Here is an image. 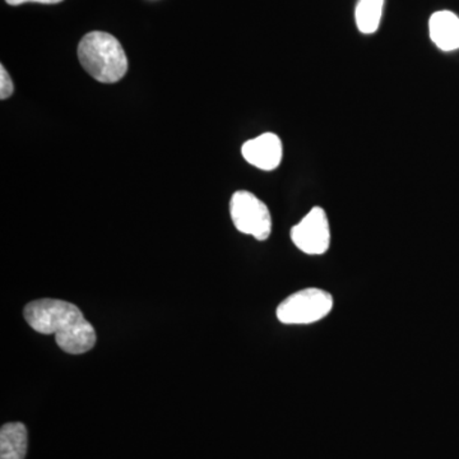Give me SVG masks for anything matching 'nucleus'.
Returning <instances> with one entry per match:
<instances>
[{
	"mask_svg": "<svg viewBox=\"0 0 459 459\" xmlns=\"http://www.w3.org/2000/svg\"><path fill=\"white\" fill-rule=\"evenodd\" d=\"M30 327L42 334H56L57 346L71 355H81L95 346L96 332L80 307L68 301L41 299L23 310Z\"/></svg>",
	"mask_w": 459,
	"mask_h": 459,
	"instance_id": "f257e3e1",
	"label": "nucleus"
},
{
	"mask_svg": "<svg viewBox=\"0 0 459 459\" xmlns=\"http://www.w3.org/2000/svg\"><path fill=\"white\" fill-rule=\"evenodd\" d=\"M84 71L101 83H115L128 71V57L122 44L108 32L87 33L78 45Z\"/></svg>",
	"mask_w": 459,
	"mask_h": 459,
	"instance_id": "f03ea898",
	"label": "nucleus"
},
{
	"mask_svg": "<svg viewBox=\"0 0 459 459\" xmlns=\"http://www.w3.org/2000/svg\"><path fill=\"white\" fill-rule=\"evenodd\" d=\"M333 296L316 287L300 290L279 305L277 319L283 325H312L325 319L333 309Z\"/></svg>",
	"mask_w": 459,
	"mask_h": 459,
	"instance_id": "7ed1b4c3",
	"label": "nucleus"
},
{
	"mask_svg": "<svg viewBox=\"0 0 459 459\" xmlns=\"http://www.w3.org/2000/svg\"><path fill=\"white\" fill-rule=\"evenodd\" d=\"M230 214L241 234L259 241L267 240L272 232V217L267 205L253 193L238 190L230 202Z\"/></svg>",
	"mask_w": 459,
	"mask_h": 459,
	"instance_id": "20e7f679",
	"label": "nucleus"
},
{
	"mask_svg": "<svg viewBox=\"0 0 459 459\" xmlns=\"http://www.w3.org/2000/svg\"><path fill=\"white\" fill-rule=\"evenodd\" d=\"M291 240L299 250L307 255H322L331 246V229L327 213L314 207L298 225L291 229Z\"/></svg>",
	"mask_w": 459,
	"mask_h": 459,
	"instance_id": "39448f33",
	"label": "nucleus"
},
{
	"mask_svg": "<svg viewBox=\"0 0 459 459\" xmlns=\"http://www.w3.org/2000/svg\"><path fill=\"white\" fill-rule=\"evenodd\" d=\"M244 159L250 165L264 171L279 168L282 161L283 147L279 135L264 133L259 137L247 141L241 148Z\"/></svg>",
	"mask_w": 459,
	"mask_h": 459,
	"instance_id": "423d86ee",
	"label": "nucleus"
},
{
	"mask_svg": "<svg viewBox=\"0 0 459 459\" xmlns=\"http://www.w3.org/2000/svg\"><path fill=\"white\" fill-rule=\"evenodd\" d=\"M430 38L440 50L459 49V18L449 11L434 13L429 21Z\"/></svg>",
	"mask_w": 459,
	"mask_h": 459,
	"instance_id": "0eeeda50",
	"label": "nucleus"
},
{
	"mask_svg": "<svg viewBox=\"0 0 459 459\" xmlns=\"http://www.w3.org/2000/svg\"><path fill=\"white\" fill-rule=\"evenodd\" d=\"M27 429L22 422H8L0 429V459H25Z\"/></svg>",
	"mask_w": 459,
	"mask_h": 459,
	"instance_id": "6e6552de",
	"label": "nucleus"
},
{
	"mask_svg": "<svg viewBox=\"0 0 459 459\" xmlns=\"http://www.w3.org/2000/svg\"><path fill=\"white\" fill-rule=\"evenodd\" d=\"M385 0H359L355 18L359 31L370 35L377 32L382 20Z\"/></svg>",
	"mask_w": 459,
	"mask_h": 459,
	"instance_id": "1a4fd4ad",
	"label": "nucleus"
},
{
	"mask_svg": "<svg viewBox=\"0 0 459 459\" xmlns=\"http://www.w3.org/2000/svg\"><path fill=\"white\" fill-rule=\"evenodd\" d=\"M13 91L14 86L11 75H9L4 66H0V99L7 100L11 98Z\"/></svg>",
	"mask_w": 459,
	"mask_h": 459,
	"instance_id": "9d476101",
	"label": "nucleus"
},
{
	"mask_svg": "<svg viewBox=\"0 0 459 459\" xmlns=\"http://www.w3.org/2000/svg\"><path fill=\"white\" fill-rule=\"evenodd\" d=\"M9 5H21L23 3H41V4H57V3H62L63 0H5Z\"/></svg>",
	"mask_w": 459,
	"mask_h": 459,
	"instance_id": "9b49d317",
	"label": "nucleus"
}]
</instances>
